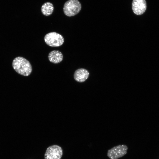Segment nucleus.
<instances>
[{
	"label": "nucleus",
	"instance_id": "obj_1",
	"mask_svg": "<svg viewBox=\"0 0 159 159\" xmlns=\"http://www.w3.org/2000/svg\"><path fill=\"white\" fill-rule=\"evenodd\" d=\"M12 65L16 72L23 76H29L32 71V67L29 62L22 57H16L12 62Z\"/></svg>",
	"mask_w": 159,
	"mask_h": 159
},
{
	"label": "nucleus",
	"instance_id": "obj_2",
	"mask_svg": "<svg viewBox=\"0 0 159 159\" xmlns=\"http://www.w3.org/2000/svg\"><path fill=\"white\" fill-rule=\"evenodd\" d=\"M81 5L77 0H69L64 3L63 11L64 14L68 16L75 15L80 11Z\"/></svg>",
	"mask_w": 159,
	"mask_h": 159
},
{
	"label": "nucleus",
	"instance_id": "obj_3",
	"mask_svg": "<svg viewBox=\"0 0 159 159\" xmlns=\"http://www.w3.org/2000/svg\"><path fill=\"white\" fill-rule=\"evenodd\" d=\"M46 43L52 47H57L62 45L64 42L62 35L57 32H53L47 34L44 37Z\"/></svg>",
	"mask_w": 159,
	"mask_h": 159
},
{
	"label": "nucleus",
	"instance_id": "obj_4",
	"mask_svg": "<svg viewBox=\"0 0 159 159\" xmlns=\"http://www.w3.org/2000/svg\"><path fill=\"white\" fill-rule=\"evenodd\" d=\"M63 154L62 148L57 145L47 148L44 154L45 159H61Z\"/></svg>",
	"mask_w": 159,
	"mask_h": 159
},
{
	"label": "nucleus",
	"instance_id": "obj_5",
	"mask_svg": "<svg viewBox=\"0 0 159 159\" xmlns=\"http://www.w3.org/2000/svg\"><path fill=\"white\" fill-rule=\"evenodd\" d=\"M127 149V147L124 145L115 147L108 151L107 156L111 159H117L125 154Z\"/></svg>",
	"mask_w": 159,
	"mask_h": 159
},
{
	"label": "nucleus",
	"instance_id": "obj_6",
	"mask_svg": "<svg viewBox=\"0 0 159 159\" xmlns=\"http://www.w3.org/2000/svg\"><path fill=\"white\" fill-rule=\"evenodd\" d=\"M132 8L135 14L137 15L143 14L146 9L145 0H133L132 3Z\"/></svg>",
	"mask_w": 159,
	"mask_h": 159
},
{
	"label": "nucleus",
	"instance_id": "obj_7",
	"mask_svg": "<svg viewBox=\"0 0 159 159\" xmlns=\"http://www.w3.org/2000/svg\"><path fill=\"white\" fill-rule=\"evenodd\" d=\"M89 75V72L87 69L80 68L75 71L74 77L76 81L82 82L85 81L88 78Z\"/></svg>",
	"mask_w": 159,
	"mask_h": 159
},
{
	"label": "nucleus",
	"instance_id": "obj_8",
	"mask_svg": "<svg viewBox=\"0 0 159 159\" xmlns=\"http://www.w3.org/2000/svg\"><path fill=\"white\" fill-rule=\"evenodd\" d=\"M48 57L51 62L54 64H58L62 60L63 55L61 52L59 50H53L49 52Z\"/></svg>",
	"mask_w": 159,
	"mask_h": 159
},
{
	"label": "nucleus",
	"instance_id": "obj_9",
	"mask_svg": "<svg viewBox=\"0 0 159 159\" xmlns=\"http://www.w3.org/2000/svg\"><path fill=\"white\" fill-rule=\"evenodd\" d=\"M54 9L52 4L49 2L44 3L42 6L41 11L42 14L46 16L50 15L52 13Z\"/></svg>",
	"mask_w": 159,
	"mask_h": 159
}]
</instances>
